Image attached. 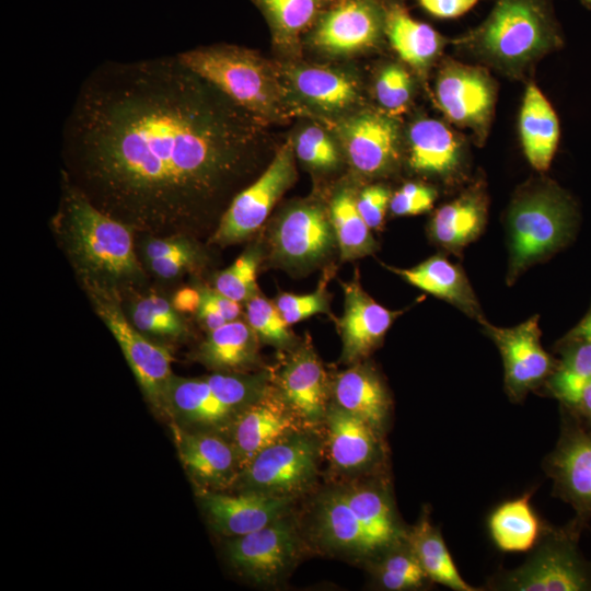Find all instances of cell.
Returning <instances> with one entry per match:
<instances>
[{
    "label": "cell",
    "mask_w": 591,
    "mask_h": 591,
    "mask_svg": "<svg viewBox=\"0 0 591 591\" xmlns=\"http://www.w3.org/2000/svg\"><path fill=\"white\" fill-rule=\"evenodd\" d=\"M56 220L83 282L117 291L144 278L134 248V230L99 209L63 173Z\"/></svg>",
    "instance_id": "cell-3"
},
{
    "label": "cell",
    "mask_w": 591,
    "mask_h": 591,
    "mask_svg": "<svg viewBox=\"0 0 591 591\" xmlns=\"http://www.w3.org/2000/svg\"><path fill=\"white\" fill-rule=\"evenodd\" d=\"M338 134L350 164L369 176L394 169L399 157L398 125L391 115L362 113L344 121Z\"/></svg>",
    "instance_id": "cell-15"
},
{
    "label": "cell",
    "mask_w": 591,
    "mask_h": 591,
    "mask_svg": "<svg viewBox=\"0 0 591 591\" xmlns=\"http://www.w3.org/2000/svg\"><path fill=\"white\" fill-rule=\"evenodd\" d=\"M434 97L452 124L471 130L479 146L485 142L497 100V83L486 68L444 60L436 78Z\"/></svg>",
    "instance_id": "cell-9"
},
{
    "label": "cell",
    "mask_w": 591,
    "mask_h": 591,
    "mask_svg": "<svg viewBox=\"0 0 591 591\" xmlns=\"http://www.w3.org/2000/svg\"><path fill=\"white\" fill-rule=\"evenodd\" d=\"M298 158L312 169L328 171L339 163V153L332 138L320 127L302 130L294 142Z\"/></svg>",
    "instance_id": "cell-44"
},
{
    "label": "cell",
    "mask_w": 591,
    "mask_h": 591,
    "mask_svg": "<svg viewBox=\"0 0 591 591\" xmlns=\"http://www.w3.org/2000/svg\"><path fill=\"white\" fill-rule=\"evenodd\" d=\"M325 419L331 459L338 468L359 470L373 462L379 451L378 430L339 406L327 410Z\"/></svg>",
    "instance_id": "cell-28"
},
{
    "label": "cell",
    "mask_w": 591,
    "mask_h": 591,
    "mask_svg": "<svg viewBox=\"0 0 591 591\" xmlns=\"http://www.w3.org/2000/svg\"><path fill=\"white\" fill-rule=\"evenodd\" d=\"M519 135L529 163L536 171H546L558 147L560 127L553 106L534 82H529L524 91Z\"/></svg>",
    "instance_id": "cell-25"
},
{
    "label": "cell",
    "mask_w": 591,
    "mask_h": 591,
    "mask_svg": "<svg viewBox=\"0 0 591 591\" xmlns=\"http://www.w3.org/2000/svg\"><path fill=\"white\" fill-rule=\"evenodd\" d=\"M376 578L387 590L401 591L417 589L429 579L409 547L394 545L376 567Z\"/></svg>",
    "instance_id": "cell-39"
},
{
    "label": "cell",
    "mask_w": 591,
    "mask_h": 591,
    "mask_svg": "<svg viewBox=\"0 0 591 591\" xmlns=\"http://www.w3.org/2000/svg\"><path fill=\"white\" fill-rule=\"evenodd\" d=\"M316 455L310 437L292 433L258 453L240 472L241 482L246 490L287 497L312 480Z\"/></svg>",
    "instance_id": "cell-12"
},
{
    "label": "cell",
    "mask_w": 591,
    "mask_h": 591,
    "mask_svg": "<svg viewBox=\"0 0 591 591\" xmlns=\"http://www.w3.org/2000/svg\"><path fill=\"white\" fill-rule=\"evenodd\" d=\"M571 336L582 337L591 341V311L569 334Z\"/></svg>",
    "instance_id": "cell-55"
},
{
    "label": "cell",
    "mask_w": 591,
    "mask_h": 591,
    "mask_svg": "<svg viewBox=\"0 0 591 591\" xmlns=\"http://www.w3.org/2000/svg\"><path fill=\"white\" fill-rule=\"evenodd\" d=\"M408 283L456 306L479 323L485 321L464 274L445 257L436 255L412 268H390Z\"/></svg>",
    "instance_id": "cell-26"
},
{
    "label": "cell",
    "mask_w": 591,
    "mask_h": 591,
    "mask_svg": "<svg viewBox=\"0 0 591 591\" xmlns=\"http://www.w3.org/2000/svg\"><path fill=\"white\" fill-rule=\"evenodd\" d=\"M257 335L242 321H230L210 331L199 348V359L216 369H236L251 364L256 357Z\"/></svg>",
    "instance_id": "cell-35"
},
{
    "label": "cell",
    "mask_w": 591,
    "mask_h": 591,
    "mask_svg": "<svg viewBox=\"0 0 591 591\" xmlns=\"http://www.w3.org/2000/svg\"><path fill=\"white\" fill-rule=\"evenodd\" d=\"M275 304L289 325L317 313H327L328 297L325 283L322 282V285L311 293H282L277 298Z\"/></svg>",
    "instance_id": "cell-45"
},
{
    "label": "cell",
    "mask_w": 591,
    "mask_h": 591,
    "mask_svg": "<svg viewBox=\"0 0 591 591\" xmlns=\"http://www.w3.org/2000/svg\"><path fill=\"white\" fill-rule=\"evenodd\" d=\"M327 0H254L283 40L296 39L317 21Z\"/></svg>",
    "instance_id": "cell-38"
},
{
    "label": "cell",
    "mask_w": 591,
    "mask_h": 591,
    "mask_svg": "<svg viewBox=\"0 0 591 591\" xmlns=\"http://www.w3.org/2000/svg\"><path fill=\"white\" fill-rule=\"evenodd\" d=\"M209 293L213 302L217 304L223 316L228 322L234 321L241 313L240 302H236L215 289H209Z\"/></svg>",
    "instance_id": "cell-53"
},
{
    "label": "cell",
    "mask_w": 591,
    "mask_h": 591,
    "mask_svg": "<svg viewBox=\"0 0 591 591\" xmlns=\"http://www.w3.org/2000/svg\"><path fill=\"white\" fill-rule=\"evenodd\" d=\"M329 218L343 260H351L373 253L375 241L361 217L357 198L349 188L338 190L331 204Z\"/></svg>",
    "instance_id": "cell-37"
},
{
    "label": "cell",
    "mask_w": 591,
    "mask_h": 591,
    "mask_svg": "<svg viewBox=\"0 0 591 591\" xmlns=\"http://www.w3.org/2000/svg\"><path fill=\"white\" fill-rule=\"evenodd\" d=\"M345 306L338 321L343 340V359L352 362L380 345L401 312L391 311L361 288L356 278L343 283Z\"/></svg>",
    "instance_id": "cell-20"
},
{
    "label": "cell",
    "mask_w": 591,
    "mask_h": 591,
    "mask_svg": "<svg viewBox=\"0 0 591 591\" xmlns=\"http://www.w3.org/2000/svg\"><path fill=\"white\" fill-rule=\"evenodd\" d=\"M488 199L478 183L441 206L430 221V235L442 247L457 252L476 240L485 228Z\"/></svg>",
    "instance_id": "cell-24"
},
{
    "label": "cell",
    "mask_w": 591,
    "mask_h": 591,
    "mask_svg": "<svg viewBox=\"0 0 591 591\" xmlns=\"http://www.w3.org/2000/svg\"><path fill=\"white\" fill-rule=\"evenodd\" d=\"M391 197L390 189L383 185L368 186L357 197L358 210L370 229L383 223Z\"/></svg>",
    "instance_id": "cell-47"
},
{
    "label": "cell",
    "mask_w": 591,
    "mask_h": 591,
    "mask_svg": "<svg viewBox=\"0 0 591 591\" xmlns=\"http://www.w3.org/2000/svg\"><path fill=\"white\" fill-rule=\"evenodd\" d=\"M253 118L177 56L103 63L67 118L62 173L134 231L181 235L242 171Z\"/></svg>",
    "instance_id": "cell-1"
},
{
    "label": "cell",
    "mask_w": 591,
    "mask_h": 591,
    "mask_svg": "<svg viewBox=\"0 0 591 591\" xmlns=\"http://www.w3.org/2000/svg\"><path fill=\"white\" fill-rule=\"evenodd\" d=\"M413 78L403 66L389 63L379 72L375 81V96L389 115H398L410 104Z\"/></svg>",
    "instance_id": "cell-42"
},
{
    "label": "cell",
    "mask_w": 591,
    "mask_h": 591,
    "mask_svg": "<svg viewBox=\"0 0 591 591\" xmlns=\"http://www.w3.org/2000/svg\"><path fill=\"white\" fill-rule=\"evenodd\" d=\"M531 493L498 506L489 517L488 528L496 546L502 552L532 549L542 533V524L530 503Z\"/></svg>",
    "instance_id": "cell-30"
},
{
    "label": "cell",
    "mask_w": 591,
    "mask_h": 591,
    "mask_svg": "<svg viewBox=\"0 0 591 591\" xmlns=\"http://www.w3.org/2000/svg\"><path fill=\"white\" fill-rule=\"evenodd\" d=\"M591 427V381L584 387L580 402L575 410Z\"/></svg>",
    "instance_id": "cell-54"
},
{
    "label": "cell",
    "mask_w": 591,
    "mask_h": 591,
    "mask_svg": "<svg viewBox=\"0 0 591 591\" xmlns=\"http://www.w3.org/2000/svg\"><path fill=\"white\" fill-rule=\"evenodd\" d=\"M296 549L294 532L280 518L263 529L231 540L228 556L242 575L256 582H270L285 572Z\"/></svg>",
    "instance_id": "cell-17"
},
{
    "label": "cell",
    "mask_w": 591,
    "mask_h": 591,
    "mask_svg": "<svg viewBox=\"0 0 591 591\" xmlns=\"http://www.w3.org/2000/svg\"><path fill=\"white\" fill-rule=\"evenodd\" d=\"M501 74L523 80L546 55L564 45L552 0H495L487 18L452 40Z\"/></svg>",
    "instance_id": "cell-2"
},
{
    "label": "cell",
    "mask_w": 591,
    "mask_h": 591,
    "mask_svg": "<svg viewBox=\"0 0 591 591\" xmlns=\"http://www.w3.org/2000/svg\"><path fill=\"white\" fill-rule=\"evenodd\" d=\"M545 467L556 495L576 511L569 529L578 535L591 518V427L576 418L564 419L560 438Z\"/></svg>",
    "instance_id": "cell-11"
},
{
    "label": "cell",
    "mask_w": 591,
    "mask_h": 591,
    "mask_svg": "<svg viewBox=\"0 0 591 591\" xmlns=\"http://www.w3.org/2000/svg\"><path fill=\"white\" fill-rule=\"evenodd\" d=\"M561 360L547 379L551 393L569 410H575L591 381V341L569 335Z\"/></svg>",
    "instance_id": "cell-36"
},
{
    "label": "cell",
    "mask_w": 591,
    "mask_h": 591,
    "mask_svg": "<svg viewBox=\"0 0 591 591\" xmlns=\"http://www.w3.org/2000/svg\"><path fill=\"white\" fill-rule=\"evenodd\" d=\"M578 535L549 531L520 568L495 582L497 589L515 591H590L591 563L577 548Z\"/></svg>",
    "instance_id": "cell-7"
},
{
    "label": "cell",
    "mask_w": 591,
    "mask_h": 591,
    "mask_svg": "<svg viewBox=\"0 0 591 591\" xmlns=\"http://www.w3.org/2000/svg\"><path fill=\"white\" fill-rule=\"evenodd\" d=\"M297 416L281 395L264 391L244 407L232 427V445L241 471L263 450L296 433Z\"/></svg>",
    "instance_id": "cell-18"
},
{
    "label": "cell",
    "mask_w": 591,
    "mask_h": 591,
    "mask_svg": "<svg viewBox=\"0 0 591 591\" xmlns=\"http://www.w3.org/2000/svg\"><path fill=\"white\" fill-rule=\"evenodd\" d=\"M290 79L303 100L327 112L345 109L358 99L355 81L333 69L301 67L291 71Z\"/></svg>",
    "instance_id": "cell-32"
},
{
    "label": "cell",
    "mask_w": 591,
    "mask_h": 591,
    "mask_svg": "<svg viewBox=\"0 0 591 591\" xmlns=\"http://www.w3.org/2000/svg\"><path fill=\"white\" fill-rule=\"evenodd\" d=\"M287 499L256 490L236 495L206 491L201 496V505L216 531L237 537L280 519L286 511Z\"/></svg>",
    "instance_id": "cell-19"
},
{
    "label": "cell",
    "mask_w": 591,
    "mask_h": 591,
    "mask_svg": "<svg viewBox=\"0 0 591 591\" xmlns=\"http://www.w3.org/2000/svg\"><path fill=\"white\" fill-rule=\"evenodd\" d=\"M437 198L433 187L406 183L391 197L390 210L395 216H415L430 210Z\"/></svg>",
    "instance_id": "cell-46"
},
{
    "label": "cell",
    "mask_w": 591,
    "mask_h": 591,
    "mask_svg": "<svg viewBox=\"0 0 591 591\" xmlns=\"http://www.w3.org/2000/svg\"><path fill=\"white\" fill-rule=\"evenodd\" d=\"M293 152L294 146L289 140L278 150L263 174L233 198L215 232L216 243L242 241L264 223L277 200L294 181Z\"/></svg>",
    "instance_id": "cell-10"
},
{
    "label": "cell",
    "mask_w": 591,
    "mask_h": 591,
    "mask_svg": "<svg viewBox=\"0 0 591 591\" xmlns=\"http://www.w3.org/2000/svg\"><path fill=\"white\" fill-rule=\"evenodd\" d=\"M497 345L503 361L505 386L513 401H521L530 391L547 381L557 363L541 344L537 316L513 327L480 323Z\"/></svg>",
    "instance_id": "cell-13"
},
{
    "label": "cell",
    "mask_w": 591,
    "mask_h": 591,
    "mask_svg": "<svg viewBox=\"0 0 591 591\" xmlns=\"http://www.w3.org/2000/svg\"><path fill=\"white\" fill-rule=\"evenodd\" d=\"M386 8L380 0H339L317 19L313 43L333 54L371 47L385 33Z\"/></svg>",
    "instance_id": "cell-14"
},
{
    "label": "cell",
    "mask_w": 591,
    "mask_h": 591,
    "mask_svg": "<svg viewBox=\"0 0 591 591\" xmlns=\"http://www.w3.org/2000/svg\"><path fill=\"white\" fill-rule=\"evenodd\" d=\"M356 513L380 552L401 543L404 536L389 497L380 489L356 486L338 490Z\"/></svg>",
    "instance_id": "cell-33"
},
{
    "label": "cell",
    "mask_w": 591,
    "mask_h": 591,
    "mask_svg": "<svg viewBox=\"0 0 591 591\" xmlns=\"http://www.w3.org/2000/svg\"><path fill=\"white\" fill-rule=\"evenodd\" d=\"M247 324L263 340L276 346L291 341L289 324L285 321L276 304L255 294L246 301Z\"/></svg>",
    "instance_id": "cell-43"
},
{
    "label": "cell",
    "mask_w": 591,
    "mask_h": 591,
    "mask_svg": "<svg viewBox=\"0 0 591 591\" xmlns=\"http://www.w3.org/2000/svg\"><path fill=\"white\" fill-rule=\"evenodd\" d=\"M131 318L132 324L142 333L179 337L185 332L184 323L172 303L157 294L135 303Z\"/></svg>",
    "instance_id": "cell-40"
},
{
    "label": "cell",
    "mask_w": 591,
    "mask_h": 591,
    "mask_svg": "<svg viewBox=\"0 0 591 591\" xmlns=\"http://www.w3.org/2000/svg\"><path fill=\"white\" fill-rule=\"evenodd\" d=\"M586 8L591 9V0H579Z\"/></svg>",
    "instance_id": "cell-56"
},
{
    "label": "cell",
    "mask_w": 591,
    "mask_h": 591,
    "mask_svg": "<svg viewBox=\"0 0 591 591\" xmlns=\"http://www.w3.org/2000/svg\"><path fill=\"white\" fill-rule=\"evenodd\" d=\"M201 293V301L198 309V315L201 322L205 324V326L209 331H213L222 325H224L228 321L217 306V304L213 302V300L210 297L209 289H202L200 291Z\"/></svg>",
    "instance_id": "cell-51"
},
{
    "label": "cell",
    "mask_w": 591,
    "mask_h": 591,
    "mask_svg": "<svg viewBox=\"0 0 591 591\" xmlns=\"http://www.w3.org/2000/svg\"><path fill=\"white\" fill-rule=\"evenodd\" d=\"M321 535L332 546L362 555L380 552L338 490L325 496L317 513Z\"/></svg>",
    "instance_id": "cell-31"
},
{
    "label": "cell",
    "mask_w": 591,
    "mask_h": 591,
    "mask_svg": "<svg viewBox=\"0 0 591 591\" xmlns=\"http://www.w3.org/2000/svg\"><path fill=\"white\" fill-rule=\"evenodd\" d=\"M407 542L430 580L455 591L478 590L459 573L440 532L427 514L408 533Z\"/></svg>",
    "instance_id": "cell-34"
},
{
    "label": "cell",
    "mask_w": 591,
    "mask_h": 591,
    "mask_svg": "<svg viewBox=\"0 0 591 591\" xmlns=\"http://www.w3.org/2000/svg\"><path fill=\"white\" fill-rule=\"evenodd\" d=\"M175 429L179 457L198 482L211 487H223L240 474L239 459L231 442L212 433Z\"/></svg>",
    "instance_id": "cell-23"
},
{
    "label": "cell",
    "mask_w": 591,
    "mask_h": 591,
    "mask_svg": "<svg viewBox=\"0 0 591 591\" xmlns=\"http://www.w3.org/2000/svg\"><path fill=\"white\" fill-rule=\"evenodd\" d=\"M197 256V251L194 245L183 252L159 257L148 260L152 271L161 278H173L176 277L184 269L189 267Z\"/></svg>",
    "instance_id": "cell-48"
},
{
    "label": "cell",
    "mask_w": 591,
    "mask_h": 591,
    "mask_svg": "<svg viewBox=\"0 0 591 591\" xmlns=\"http://www.w3.org/2000/svg\"><path fill=\"white\" fill-rule=\"evenodd\" d=\"M282 399L298 419L313 424L326 415V374L310 347L293 354L279 375Z\"/></svg>",
    "instance_id": "cell-22"
},
{
    "label": "cell",
    "mask_w": 591,
    "mask_h": 591,
    "mask_svg": "<svg viewBox=\"0 0 591 591\" xmlns=\"http://www.w3.org/2000/svg\"><path fill=\"white\" fill-rule=\"evenodd\" d=\"M258 262L256 251H246L230 267L217 275L215 290L236 302L250 300L257 294Z\"/></svg>",
    "instance_id": "cell-41"
},
{
    "label": "cell",
    "mask_w": 591,
    "mask_h": 591,
    "mask_svg": "<svg viewBox=\"0 0 591 591\" xmlns=\"http://www.w3.org/2000/svg\"><path fill=\"white\" fill-rule=\"evenodd\" d=\"M265 390L258 378L215 373L204 378L173 375L163 410L195 425H218L234 418Z\"/></svg>",
    "instance_id": "cell-6"
},
{
    "label": "cell",
    "mask_w": 591,
    "mask_h": 591,
    "mask_svg": "<svg viewBox=\"0 0 591 591\" xmlns=\"http://www.w3.org/2000/svg\"><path fill=\"white\" fill-rule=\"evenodd\" d=\"M94 309L111 331L130 366L146 397L163 409L164 394L173 376L169 351L148 340L128 322L118 302L117 291L83 282Z\"/></svg>",
    "instance_id": "cell-8"
},
{
    "label": "cell",
    "mask_w": 591,
    "mask_h": 591,
    "mask_svg": "<svg viewBox=\"0 0 591 591\" xmlns=\"http://www.w3.org/2000/svg\"><path fill=\"white\" fill-rule=\"evenodd\" d=\"M192 246L193 244L183 235L152 236L144 246V254L150 260L183 252Z\"/></svg>",
    "instance_id": "cell-50"
},
{
    "label": "cell",
    "mask_w": 591,
    "mask_h": 591,
    "mask_svg": "<svg viewBox=\"0 0 591 591\" xmlns=\"http://www.w3.org/2000/svg\"><path fill=\"white\" fill-rule=\"evenodd\" d=\"M420 7L438 19H456L473 9L478 0H418Z\"/></svg>",
    "instance_id": "cell-49"
},
{
    "label": "cell",
    "mask_w": 591,
    "mask_h": 591,
    "mask_svg": "<svg viewBox=\"0 0 591 591\" xmlns=\"http://www.w3.org/2000/svg\"><path fill=\"white\" fill-rule=\"evenodd\" d=\"M408 163L418 174L454 179L465 162V143L449 126L438 119L415 120L407 134Z\"/></svg>",
    "instance_id": "cell-21"
},
{
    "label": "cell",
    "mask_w": 591,
    "mask_h": 591,
    "mask_svg": "<svg viewBox=\"0 0 591 591\" xmlns=\"http://www.w3.org/2000/svg\"><path fill=\"white\" fill-rule=\"evenodd\" d=\"M201 301V293L194 288H183L178 290L172 300V305L177 312L181 313H196L198 312Z\"/></svg>",
    "instance_id": "cell-52"
},
{
    "label": "cell",
    "mask_w": 591,
    "mask_h": 591,
    "mask_svg": "<svg viewBox=\"0 0 591 591\" xmlns=\"http://www.w3.org/2000/svg\"><path fill=\"white\" fill-rule=\"evenodd\" d=\"M336 241L329 215L317 205L287 210L271 236L276 257L292 266H305L324 258Z\"/></svg>",
    "instance_id": "cell-16"
},
{
    "label": "cell",
    "mask_w": 591,
    "mask_h": 591,
    "mask_svg": "<svg viewBox=\"0 0 591 591\" xmlns=\"http://www.w3.org/2000/svg\"><path fill=\"white\" fill-rule=\"evenodd\" d=\"M177 57L254 118H277L289 111L286 91L276 73L248 49L213 45L186 50Z\"/></svg>",
    "instance_id": "cell-4"
},
{
    "label": "cell",
    "mask_w": 591,
    "mask_h": 591,
    "mask_svg": "<svg viewBox=\"0 0 591 591\" xmlns=\"http://www.w3.org/2000/svg\"><path fill=\"white\" fill-rule=\"evenodd\" d=\"M333 393L337 406L362 418L379 432L390 410V397L379 376L364 366L336 376Z\"/></svg>",
    "instance_id": "cell-29"
},
{
    "label": "cell",
    "mask_w": 591,
    "mask_h": 591,
    "mask_svg": "<svg viewBox=\"0 0 591 591\" xmlns=\"http://www.w3.org/2000/svg\"><path fill=\"white\" fill-rule=\"evenodd\" d=\"M384 32L399 58L420 73H426L447 44L440 33L395 1L387 2Z\"/></svg>",
    "instance_id": "cell-27"
},
{
    "label": "cell",
    "mask_w": 591,
    "mask_h": 591,
    "mask_svg": "<svg viewBox=\"0 0 591 591\" xmlns=\"http://www.w3.org/2000/svg\"><path fill=\"white\" fill-rule=\"evenodd\" d=\"M576 217L572 198L553 182L540 181L519 190L508 213V278L514 279L567 243Z\"/></svg>",
    "instance_id": "cell-5"
}]
</instances>
